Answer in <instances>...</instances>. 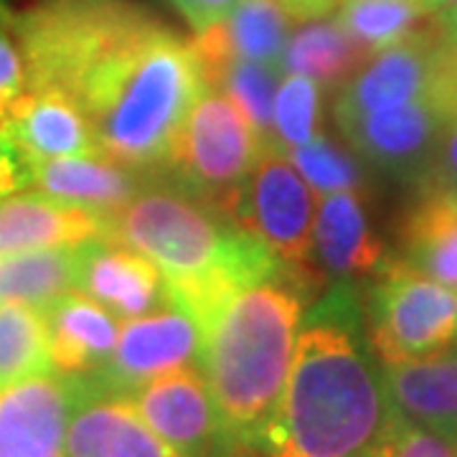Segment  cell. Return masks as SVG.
Instances as JSON below:
<instances>
[{
	"instance_id": "83f0119b",
	"label": "cell",
	"mask_w": 457,
	"mask_h": 457,
	"mask_svg": "<svg viewBox=\"0 0 457 457\" xmlns=\"http://www.w3.org/2000/svg\"><path fill=\"white\" fill-rule=\"evenodd\" d=\"M290 163L295 170L308 180L318 194L336 191H363L366 176L363 168L345 147L333 143L326 135H312L308 143L290 150Z\"/></svg>"
},
{
	"instance_id": "e575fe53",
	"label": "cell",
	"mask_w": 457,
	"mask_h": 457,
	"mask_svg": "<svg viewBox=\"0 0 457 457\" xmlns=\"http://www.w3.org/2000/svg\"><path fill=\"white\" fill-rule=\"evenodd\" d=\"M278 3L290 21H300V23L330 16L333 8L338 5V0H278Z\"/></svg>"
},
{
	"instance_id": "d6986e66",
	"label": "cell",
	"mask_w": 457,
	"mask_h": 457,
	"mask_svg": "<svg viewBox=\"0 0 457 457\" xmlns=\"http://www.w3.org/2000/svg\"><path fill=\"white\" fill-rule=\"evenodd\" d=\"M51 369L66 376H89L112 356L120 323L89 295L71 290L44 308Z\"/></svg>"
},
{
	"instance_id": "6da1fadb",
	"label": "cell",
	"mask_w": 457,
	"mask_h": 457,
	"mask_svg": "<svg viewBox=\"0 0 457 457\" xmlns=\"http://www.w3.org/2000/svg\"><path fill=\"white\" fill-rule=\"evenodd\" d=\"M394 420L384 371L356 333V305L333 293L300 330L285 392L252 447L262 457H369Z\"/></svg>"
},
{
	"instance_id": "7c38bea8",
	"label": "cell",
	"mask_w": 457,
	"mask_h": 457,
	"mask_svg": "<svg viewBox=\"0 0 457 457\" xmlns=\"http://www.w3.org/2000/svg\"><path fill=\"white\" fill-rule=\"evenodd\" d=\"M82 394V376L59 371L0 389V457H66V425Z\"/></svg>"
},
{
	"instance_id": "4dcf8cb0",
	"label": "cell",
	"mask_w": 457,
	"mask_h": 457,
	"mask_svg": "<svg viewBox=\"0 0 457 457\" xmlns=\"http://www.w3.org/2000/svg\"><path fill=\"white\" fill-rule=\"evenodd\" d=\"M33 186V165L13 143V137L0 128V201L16 196Z\"/></svg>"
},
{
	"instance_id": "4fadbf2b",
	"label": "cell",
	"mask_w": 457,
	"mask_h": 457,
	"mask_svg": "<svg viewBox=\"0 0 457 457\" xmlns=\"http://www.w3.org/2000/svg\"><path fill=\"white\" fill-rule=\"evenodd\" d=\"M66 457H180L122 394L102 392L82 376L66 425Z\"/></svg>"
},
{
	"instance_id": "836d02e7",
	"label": "cell",
	"mask_w": 457,
	"mask_h": 457,
	"mask_svg": "<svg viewBox=\"0 0 457 457\" xmlns=\"http://www.w3.org/2000/svg\"><path fill=\"white\" fill-rule=\"evenodd\" d=\"M170 3L194 31L204 33L206 29L221 23L237 0H170Z\"/></svg>"
},
{
	"instance_id": "9c48e42d",
	"label": "cell",
	"mask_w": 457,
	"mask_h": 457,
	"mask_svg": "<svg viewBox=\"0 0 457 457\" xmlns=\"http://www.w3.org/2000/svg\"><path fill=\"white\" fill-rule=\"evenodd\" d=\"M455 112L453 102L427 97L392 110L341 117L336 125L363 163L394 179L420 183L435 158L447 120Z\"/></svg>"
},
{
	"instance_id": "44dd1931",
	"label": "cell",
	"mask_w": 457,
	"mask_h": 457,
	"mask_svg": "<svg viewBox=\"0 0 457 457\" xmlns=\"http://www.w3.org/2000/svg\"><path fill=\"white\" fill-rule=\"evenodd\" d=\"M402 262L457 290V188L422 183L399 228Z\"/></svg>"
},
{
	"instance_id": "ac0fdd59",
	"label": "cell",
	"mask_w": 457,
	"mask_h": 457,
	"mask_svg": "<svg viewBox=\"0 0 457 457\" xmlns=\"http://www.w3.org/2000/svg\"><path fill=\"white\" fill-rule=\"evenodd\" d=\"M384 381L402 420L457 442V348L384 363Z\"/></svg>"
},
{
	"instance_id": "9a60e30c",
	"label": "cell",
	"mask_w": 457,
	"mask_h": 457,
	"mask_svg": "<svg viewBox=\"0 0 457 457\" xmlns=\"http://www.w3.org/2000/svg\"><path fill=\"white\" fill-rule=\"evenodd\" d=\"M311 257L318 275L338 279L378 275L392 262L359 191H336L320 198L312 221Z\"/></svg>"
},
{
	"instance_id": "74e56055",
	"label": "cell",
	"mask_w": 457,
	"mask_h": 457,
	"mask_svg": "<svg viewBox=\"0 0 457 457\" xmlns=\"http://www.w3.org/2000/svg\"><path fill=\"white\" fill-rule=\"evenodd\" d=\"M227 457H257V455H249V453H231V455Z\"/></svg>"
},
{
	"instance_id": "d590c367",
	"label": "cell",
	"mask_w": 457,
	"mask_h": 457,
	"mask_svg": "<svg viewBox=\"0 0 457 457\" xmlns=\"http://www.w3.org/2000/svg\"><path fill=\"white\" fill-rule=\"evenodd\" d=\"M432 11H442V8H450V5H457V0H427Z\"/></svg>"
},
{
	"instance_id": "1f68e13d",
	"label": "cell",
	"mask_w": 457,
	"mask_h": 457,
	"mask_svg": "<svg viewBox=\"0 0 457 457\" xmlns=\"http://www.w3.org/2000/svg\"><path fill=\"white\" fill-rule=\"evenodd\" d=\"M26 89H29V82H26L23 59H21L16 46L5 36H0V122L5 120L13 102Z\"/></svg>"
},
{
	"instance_id": "2e32d148",
	"label": "cell",
	"mask_w": 457,
	"mask_h": 457,
	"mask_svg": "<svg viewBox=\"0 0 457 457\" xmlns=\"http://www.w3.org/2000/svg\"><path fill=\"white\" fill-rule=\"evenodd\" d=\"M0 128L13 137L31 165L71 155H99L79 104L56 89H26L13 102Z\"/></svg>"
},
{
	"instance_id": "30bf717a",
	"label": "cell",
	"mask_w": 457,
	"mask_h": 457,
	"mask_svg": "<svg viewBox=\"0 0 457 457\" xmlns=\"http://www.w3.org/2000/svg\"><path fill=\"white\" fill-rule=\"evenodd\" d=\"M198 356L201 328L188 312L168 303L147 315L122 320L110 361L84 378L102 392L130 394L155 376L194 366Z\"/></svg>"
},
{
	"instance_id": "8d00e7d4",
	"label": "cell",
	"mask_w": 457,
	"mask_h": 457,
	"mask_svg": "<svg viewBox=\"0 0 457 457\" xmlns=\"http://www.w3.org/2000/svg\"><path fill=\"white\" fill-rule=\"evenodd\" d=\"M8 21H11V18H8V13H5V5H3V0H0V26H3V23H8Z\"/></svg>"
},
{
	"instance_id": "f546056e",
	"label": "cell",
	"mask_w": 457,
	"mask_h": 457,
	"mask_svg": "<svg viewBox=\"0 0 457 457\" xmlns=\"http://www.w3.org/2000/svg\"><path fill=\"white\" fill-rule=\"evenodd\" d=\"M369 457H457V442L447 440L427 427L411 425L396 414L392 427Z\"/></svg>"
},
{
	"instance_id": "7a4b0ae2",
	"label": "cell",
	"mask_w": 457,
	"mask_h": 457,
	"mask_svg": "<svg viewBox=\"0 0 457 457\" xmlns=\"http://www.w3.org/2000/svg\"><path fill=\"white\" fill-rule=\"evenodd\" d=\"M206 89L194 41L150 16L84 74L71 99L92 128L99 155L158 176Z\"/></svg>"
},
{
	"instance_id": "e0dca14e",
	"label": "cell",
	"mask_w": 457,
	"mask_h": 457,
	"mask_svg": "<svg viewBox=\"0 0 457 457\" xmlns=\"http://www.w3.org/2000/svg\"><path fill=\"white\" fill-rule=\"evenodd\" d=\"M150 173L132 170L104 155H71L33 165V188L110 219L145 188Z\"/></svg>"
},
{
	"instance_id": "d4e9b609",
	"label": "cell",
	"mask_w": 457,
	"mask_h": 457,
	"mask_svg": "<svg viewBox=\"0 0 457 457\" xmlns=\"http://www.w3.org/2000/svg\"><path fill=\"white\" fill-rule=\"evenodd\" d=\"M279 74H282V69L231 56L206 77V84L212 89L224 92L239 107V112L245 114L252 130L260 135L264 147L278 145L272 110H275Z\"/></svg>"
},
{
	"instance_id": "5b68a950",
	"label": "cell",
	"mask_w": 457,
	"mask_h": 457,
	"mask_svg": "<svg viewBox=\"0 0 457 457\" xmlns=\"http://www.w3.org/2000/svg\"><path fill=\"white\" fill-rule=\"evenodd\" d=\"M153 16L132 0H38L8 26L29 89L74 95L99 59Z\"/></svg>"
},
{
	"instance_id": "8fae6325",
	"label": "cell",
	"mask_w": 457,
	"mask_h": 457,
	"mask_svg": "<svg viewBox=\"0 0 457 457\" xmlns=\"http://www.w3.org/2000/svg\"><path fill=\"white\" fill-rule=\"evenodd\" d=\"M122 396L180 457H212L231 447L201 369L183 366Z\"/></svg>"
},
{
	"instance_id": "5bb4252c",
	"label": "cell",
	"mask_w": 457,
	"mask_h": 457,
	"mask_svg": "<svg viewBox=\"0 0 457 457\" xmlns=\"http://www.w3.org/2000/svg\"><path fill=\"white\" fill-rule=\"evenodd\" d=\"M77 290L122 320L168 305V287L161 270L147 257L107 237H95L82 245Z\"/></svg>"
},
{
	"instance_id": "7402d4cb",
	"label": "cell",
	"mask_w": 457,
	"mask_h": 457,
	"mask_svg": "<svg viewBox=\"0 0 457 457\" xmlns=\"http://www.w3.org/2000/svg\"><path fill=\"white\" fill-rule=\"evenodd\" d=\"M371 51L361 46L359 41L345 31L341 21H308L303 29L287 38L282 54V71L303 74L320 89H341L361 66Z\"/></svg>"
},
{
	"instance_id": "52a82bcc",
	"label": "cell",
	"mask_w": 457,
	"mask_h": 457,
	"mask_svg": "<svg viewBox=\"0 0 457 457\" xmlns=\"http://www.w3.org/2000/svg\"><path fill=\"white\" fill-rule=\"evenodd\" d=\"M366 326L384 363L422 359L457 338V293L392 260L366 295Z\"/></svg>"
},
{
	"instance_id": "d6a6232c",
	"label": "cell",
	"mask_w": 457,
	"mask_h": 457,
	"mask_svg": "<svg viewBox=\"0 0 457 457\" xmlns=\"http://www.w3.org/2000/svg\"><path fill=\"white\" fill-rule=\"evenodd\" d=\"M422 183H437V186L457 188V112L447 120L437 150H435V158L427 168L425 179L417 186H422Z\"/></svg>"
},
{
	"instance_id": "ba28073f",
	"label": "cell",
	"mask_w": 457,
	"mask_h": 457,
	"mask_svg": "<svg viewBox=\"0 0 457 457\" xmlns=\"http://www.w3.org/2000/svg\"><path fill=\"white\" fill-rule=\"evenodd\" d=\"M224 213L282 264L320 279L311 257L315 198L282 147L262 150L245 183L228 198Z\"/></svg>"
},
{
	"instance_id": "277c9868",
	"label": "cell",
	"mask_w": 457,
	"mask_h": 457,
	"mask_svg": "<svg viewBox=\"0 0 457 457\" xmlns=\"http://www.w3.org/2000/svg\"><path fill=\"white\" fill-rule=\"evenodd\" d=\"M315 285L318 278L300 270L252 282L227 295L198 326V366L231 445H254L278 409Z\"/></svg>"
},
{
	"instance_id": "cb8c5ba5",
	"label": "cell",
	"mask_w": 457,
	"mask_h": 457,
	"mask_svg": "<svg viewBox=\"0 0 457 457\" xmlns=\"http://www.w3.org/2000/svg\"><path fill=\"white\" fill-rule=\"evenodd\" d=\"M290 18L278 0H237L228 16L216 23L231 56L282 69Z\"/></svg>"
},
{
	"instance_id": "8992f818",
	"label": "cell",
	"mask_w": 457,
	"mask_h": 457,
	"mask_svg": "<svg viewBox=\"0 0 457 457\" xmlns=\"http://www.w3.org/2000/svg\"><path fill=\"white\" fill-rule=\"evenodd\" d=\"M262 150L264 143L239 107L224 92L209 87L186 114L165 170L186 191L224 213Z\"/></svg>"
},
{
	"instance_id": "484cf974",
	"label": "cell",
	"mask_w": 457,
	"mask_h": 457,
	"mask_svg": "<svg viewBox=\"0 0 457 457\" xmlns=\"http://www.w3.org/2000/svg\"><path fill=\"white\" fill-rule=\"evenodd\" d=\"M54 371L44 308L0 305V389Z\"/></svg>"
},
{
	"instance_id": "603a6c76",
	"label": "cell",
	"mask_w": 457,
	"mask_h": 457,
	"mask_svg": "<svg viewBox=\"0 0 457 457\" xmlns=\"http://www.w3.org/2000/svg\"><path fill=\"white\" fill-rule=\"evenodd\" d=\"M82 245L0 254V305L46 308L77 290Z\"/></svg>"
},
{
	"instance_id": "ffe728a7",
	"label": "cell",
	"mask_w": 457,
	"mask_h": 457,
	"mask_svg": "<svg viewBox=\"0 0 457 457\" xmlns=\"http://www.w3.org/2000/svg\"><path fill=\"white\" fill-rule=\"evenodd\" d=\"M104 216L38 191L0 201V254L82 245L102 237Z\"/></svg>"
},
{
	"instance_id": "f1b7e54d",
	"label": "cell",
	"mask_w": 457,
	"mask_h": 457,
	"mask_svg": "<svg viewBox=\"0 0 457 457\" xmlns=\"http://www.w3.org/2000/svg\"><path fill=\"white\" fill-rule=\"evenodd\" d=\"M272 122L282 150L308 143L312 135H318L320 122V84L303 74H287L278 87Z\"/></svg>"
},
{
	"instance_id": "4316f807",
	"label": "cell",
	"mask_w": 457,
	"mask_h": 457,
	"mask_svg": "<svg viewBox=\"0 0 457 457\" xmlns=\"http://www.w3.org/2000/svg\"><path fill=\"white\" fill-rule=\"evenodd\" d=\"M429 13L435 11L427 0H345L338 21L361 46L374 54L402 41Z\"/></svg>"
},
{
	"instance_id": "3957f363",
	"label": "cell",
	"mask_w": 457,
	"mask_h": 457,
	"mask_svg": "<svg viewBox=\"0 0 457 457\" xmlns=\"http://www.w3.org/2000/svg\"><path fill=\"white\" fill-rule=\"evenodd\" d=\"M102 237L153 262L165 279L168 303L198 326L227 295L293 270L227 213L183 186L155 183V176L128 206L104 219Z\"/></svg>"
}]
</instances>
